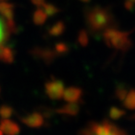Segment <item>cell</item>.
<instances>
[{"mask_svg":"<svg viewBox=\"0 0 135 135\" xmlns=\"http://www.w3.org/2000/svg\"><path fill=\"white\" fill-rule=\"evenodd\" d=\"M130 32L121 31L113 27H107L103 31V39L108 47L114 48L120 51L129 50L132 45V41L129 38Z\"/></svg>","mask_w":135,"mask_h":135,"instance_id":"2","label":"cell"},{"mask_svg":"<svg viewBox=\"0 0 135 135\" xmlns=\"http://www.w3.org/2000/svg\"><path fill=\"white\" fill-rule=\"evenodd\" d=\"M80 135H128L127 132L109 120H103L100 123L90 122V124L80 132Z\"/></svg>","mask_w":135,"mask_h":135,"instance_id":"3","label":"cell"},{"mask_svg":"<svg viewBox=\"0 0 135 135\" xmlns=\"http://www.w3.org/2000/svg\"><path fill=\"white\" fill-rule=\"evenodd\" d=\"M65 90L64 83L61 80L52 78L51 81L45 84V91L47 96L52 100H59L63 96V92Z\"/></svg>","mask_w":135,"mask_h":135,"instance_id":"4","label":"cell"},{"mask_svg":"<svg viewBox=\"0 0 135 135\" xmlns=\"http://www.w3.org/2000/svg\"><path fill=\"white\" fill-rule=\"evenodd\" d=\"M65 31V24L62 21H58L55 24H53L50 29H49V34L50 36L52 37H57V36H60L61 34L64 33Z\"/></svg>","mask_w":135,"mask_h":135,"instance_id":"9","label":"cell"},{"mask_svg":"<svg viewBox=\"0 0 135 135\" xmlns=\"http://www.w3.org/2000/svg\"><path fill=\"white\" fill-rule=\"evenodd\" d=\"M42 6H43V8H44L43 9L44 12L46 13L47 16H50V17H51V16H54L56 13L59 12V9L53 4H46V3H44Z\"/></svg>","mask_w":135,"mask_h":135,"instance_id":"13","label":"cell"},{"mask_svg":"<svg viewBox=\"0 0 135 135\" xmlns=\"http://www.w3.org/2000/svg\"><path fill=\"white\" fill-rule=\"evenodd\" d=\"M69 51V47L64 42H59L55 45V52L56 54H66Z\"/></svg>","mask_w":135,"mask_h":135,"instance_id":"16","label":"cell"},{"mask_svg":"<svg viewBox=\"0 0 135 135\" xmlns=\"http://www.w3.org/2000/svg\"><path fill=\"white\" fill-rule=\"evenodd\" d=\"M128 91L126 90V88L124 86H118L115 90V96L117 99H119L120 101H123L124 98L126 97Z\"/></svg>","mask_w":135,"mask_h":135,"instance_id":"15","label":"cell"},{"mask_svg":"<svg viewBox=\"0 0 135 135\" xmlns=\"http://www.w3.org/2000/svg\"><path fill=\"white\" fill-rule=\"evenodd\" d=\"M25 123H27L31 127H41L43 124V116L39 113H33L30 116H28L24 120Z\"/></svg>","mask_w":135,"mask_h":135,"instance_id":"7","label":"cell"},{"mask_svg":"<svg viewBox=\"0 0 135 135\" xmlns=\"http://www.w3.org/2000/svg\"><path fill=\"white\" fill-rule=\"evenodd\" d=\"M108 115H109V117H110L111 119L117 120V119L121 118L122 116L125 115V111L120 109V108H118V107H111Z\"/></svg>","mask_w":135,"mask_h":135,"instance_id":"11","label":"cell"},{"mask_svg":"<svg viewBox=\"0 0 135 135\" xmlns=\"http://www.w3.org/2000/svg\"><path fill=\"white\" fill-rule=\"evenodd\" d=\"M79 110H80V106L77 104V102H68L67 104L58 108L56 112L63 115L76 116L79 113Z\"/></svg>","mask_w":135,"mask_h":135,"instance_id":"6","label":"cell"},{"mask_svg":"<svg viewBox=\"0 0 135 135\" xmlns=\"http://www.w3.org/2000/svg\"><path fill=\"white\" fill-rule=\"evenodd\" d=\"M85 19L88 27L93 32H99L113 23V16L107 9L95 6L88 10L85 14Z\"/></svg>","mask_w":135,"mask_h":135,"instance_id":"1","label":"cell"},{"mask_svg":"<svg viewBox=\"0 0 135 135\" xmlns=\"http://www.w3.org/2000/svg\"><path fill=\"white\" fill-rule=\"evenodd\" d=\"M133 7H134V3H132V2H130V1H126L125 2V8L127 10H133Z\"/></svg>","mask_w":135,"mask_h":135,"instance_id":"17","label":"cell"},{"mask_svg":"<svg viewBox=\"0 0 135 135\" xmlns=\"http://www.w3.org/2000/svg\"><path fill=\"white\" fill-rule=\"evenodd\" d=\"M82 89L79 87H68L63 92L62 98L67 102H78L81 100L82 98Z\"/></svg>","mask_w":135,"mask_h":135,"instance_id":"5","label":"cell"},{"mask_svg":"<svg viewBox=\"0 0 135 135\" xmlns=\"http://www.w3.org/2000/svg\"><path fill=\"white\" fill-rule=\"evenodd\" d=\"M6 36H7V30H6V26L3 20L0 18V47L2 46V44L4 43L6 40Z\"/></svg>","mask_w":135,"mask_h":135,"instance_id":"14","label":"cell"},{"mask_svg":"<svg viewBox=\"0 0 135 135\" xmlns=\"http://www.w3.org/2000/svg\"><path fill=\"white\" fill-rule=\"evenodd\" d=\"M46 18H47V15L44 12V10L38 9L35 11L33 19H34V22L37 25H42L43 23H45Z\"/></svg>","mask_w":135,"mask_h":135,"instance_id":"10","label":"cell"},{"mask_svg":"<svg viewBox=\"0 0 135 135\" xmlns=\"http://www.w3.org/2000/svg\"><path fill=\"white\" fill-rule=\"evenodd\" d=\"M128 1H130V2H132V3H135V0H128Z\"/></svg>","mask_w":135,"mask_h":135,"instance_id":"20","label":"cell"},{"mask_svg":"<svg viewBox=\"0 0 135 135\" xmlns=\"http://www.w3.org/2000/svg\"><path fill=\"white\" fill-rule=\"evenodd\" d=\"M33 1V3L35 5H37V6H40V5H43L45 2H44V0H32Z\"/></svg>","mask_w":135,"mask_h":135,"instance_id":"18","label":"cell"},{"mask_svg":"<svg viewBox=\"0 0 135 135\" xmlns=\"http://www.w3.org/2000/svg\"><path fill=\"white\" fill-rule=\"evenodd\" d=\"M80 1H82V2H89L90 0H80Z\"/></svg>","mask_w":135,"mask_h":135,"instance_id":"19","label":"cell"},{"mask_svg":"<svg viewBox=\"0 0 135 135\" xmlns=\"http://www.w3.org/2000/svg\"><path fill=\"white\" fill-rule=\"evenodd\" d=\"M123 105L126 109L129 110H135V90L131 89L130 91H128L126 97L123 100Z\"/></svg>","mask_w":135,"mask_h":135,"instance_id":"8","label":"cell"},{"mask_svg":"<svg viewBox=\"0 0 135 135\" xmlns=\"http://www.w3.org/2000/svg\"><path fill=\"white\" fill-rule=\"evenodd\" d=\"M78 42H79V44L81 45V46H83V47H85V46H87L88 45V43H89V37H88V34H87V32L85 31V30H80L79 31V33H78Z\"/></svg>","mask_w":135,"mask_h":135,"instance_id":"12","label":"cell"}]
</instances>
